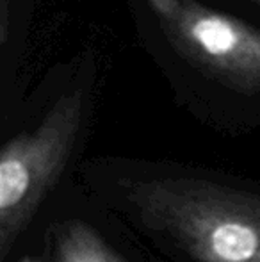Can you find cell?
I'll use <instances>...</instances> for the list:
<instances>
[{"instance_id":"6da1fadb","label":"cell","mask_w":260,"mask_h":262,"mask_svg":"<svg viewBox=\"0 0 260 262\" xmlns=\"http://www.w3.org/2000/svg\"><path fill=\"white\" fill-rule=\"evenodd\" d=\"M129 200L196 262H260V196L201 179H157L135 184Z\"/></svg>"},{"instance_id":"7a4b0ae2","label":"cell","mask_w":260,"mask_h":262,"mask_svg":"<svg viewBox=\"0 0 260 262\" xmlns=\"http://www.w3.org/2000/svg\"><path fill=\"white\" fill-rule=\"evenodd\" d=\"M86 107L77 90L52 105L34 130L21 132L0 154V259L34 217L43 198L59 180L72 156Z\"/></svg>"},{"instance_id":"3957f363","label":"cell","mask_w":260,"mask_h":262,"mask_svg":"<svg viewBox=\"0 0 260 262\" xmlns=\"http://www.w3.org/2000/svg\"><path fill=\"white\" fill-rule=\"evenodd\" d=\"M146 2L170 43L193 64L239 93H260V31L196 0Z\"/></svg>"},{"instance_id":"277c9868","label":"cell","mask_w":260,"mask_h":262,"mask_svg":"<svg viewBox=\"0 0 260 262\" xmlns=\"http://www.w3.org/2000/svg\"><path fill=\"white\" fill-rule=\"evenodd\" d=\"M50 262H125V259L89 225L66 221L54 234Z\"/></svg>"},{"instance_id":"5b68a950","label":"cell","mask_w":260,"mask_h":262,"mask_svg":"<svg viewBox=\"0 0 260 262\" xmlns=\"http://www.w3.org/2000/svg\"><path fill=\"white\" fill-rule=\"evenodd\" d=\"M9 6L11 0H0V43H6L9 38Z\"/></svg>"},{"instance_id":"8992f818","label":"cell","mask_w":260,"mask_h":262,"mask_svg":"<svg viewBox=\"0 0 260 262\" xmlns=\"http://www.w3.org/2000/svg\"><path fill=\"white\" fill-rule=\"evenodd\" d=\"M250 2H253V4H257V6H260V0H250Z\"/></svg>"},{"instance_id":"52a82bcc","label":"cell","mask_w":260,"mask_h":262,"mask_svg":"<svg viewBox=\"0 0 260 262\" xmlns=\"http://www.w3.org/2000/svg\"><path fill=\"white\" fill-rule=\"evenodd\" d=\"M21 262H32V259H29V257H25V259L21 260Z\"/></svg>"}]
</instances>
